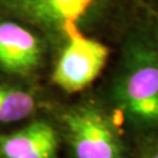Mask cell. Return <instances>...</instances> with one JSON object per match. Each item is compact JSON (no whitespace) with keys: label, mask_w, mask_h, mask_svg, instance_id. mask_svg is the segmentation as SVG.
Wrapping results in <instances>:
<instances>
[{"label":"cell","mask_w":158,"mask_h":158,"mask_svg":"<svg viewBox=\"0 0 158 158\" xmlns=\"http://www.w3.org/2000/svg\"><path fill=\"white\" fill-rule=\"evenodd\" d=\"M39 98L35 91L23 85L0 82V124L29 118L36 113Z\"/></svg>","instance_id":"52a82bcc"},{"label":"cell","mask_w":158,"mask_h":158,"mask_svg":"<svg viewBox=\"0 0 158 158\" xmlns=\"http://www.w3.org/2000/svg\"><path fill=\"white\" fill-rule=\"evenodd\" d=\"M148 39L151 44L155 55L158 60V13L155 14V17L152 19V23H151V29L150 33L148 34Z\"/></svg>","instance_id":"9c48e42d"},{"label":"cell","mask_w":158,"mask_h":158,"mask_svg":"<svg viewBox=\"0 0 158 158\" xmlns=\"http://www.w3.org/2000/svg\"><path fill=\"white\" fill-rule=\"evenodd\" d=\"M46 46L29 26L10 18L0 17V70L28 77L44 66Z\"/></svg>","instance_id":"5b68a950"},{"label":"cell","mask_w":158,"mask_h":158,"mask_svg":"<svg viewBox=\"0 0 158 158\" xmlns=\"http://www.w3.org/2000/svg\"><path fill=\"white\" fill-rule=\"evenodd\" d=\"M63 46L52 72V82L68 94L85 90L104 69L110 49L87 36L76 23H67L61 29Z\"/></svg>","instance_id":"3957f363"},{"label":"cell","mask_w":158,"mask_h":158,"mask_svg":"<svg viewBox=\"0 0 158 158\" xmlns=\"http://www.w3.org/2000/svg\"><path fill=\"white\" fill-rule=\"evenodd\" d=\"M137 158H158V134L145 137L139 147Z\"/></svg>","instance_id":"ba28073f"},{"label":"cell","mask_w":158,"mask_h":158,"mask_svg":"<svg viewBox=\"0 0 158 158\" xmlns=\"http://www.w3.org/2000/svg\"><path fill=\"white\" fill-rule=\"evenodd\" d=\"M111 98L132 129L147 136L158 134V60L147 35L127 41Z\"/></svg>","instance_id":"6da1fadb"},{"label":"cell","mask_w":158,"mask_h":158,"mask_svg":"<svg viewBox=\"0 0 158 158\" xmlns=\"http://www.w3.org/2000/svg\"><path fill=\"white\" fill-rule=\"evenodd\" d=\"M61 136L46 118H35L23 128L0 134V158H59Z\"/></svg>","instance_id":"8992f818"},{"label":"cell","mask_w":158,"mask_h":158,"mask_svg":"<svg viewBox=\"0 0 158 158\" xmlns=\"http://www.w3.org/2000/svg\"><path fill=\"white\" fill-rule=\"evenodd\" d=\"M57 129L74 158H127V147L116 123L94 101L60 110Z\"/></svg>","instance_id":"7a4b0ae2"},{"label":"cell","mask_w":158,"mask_h":158,"mask_svg":"<svg viewBox=\"0 0 158 158\" xmlns=\"http://www.w3.org/2000/svg\"><path fill=\"white\" fill-rule=\"evenodd\" d=\"M104 0H0V15L47 33L61 34L67 23L82 25Z\"/></svg>","instance_id":"277c9868"}]
</instances>
